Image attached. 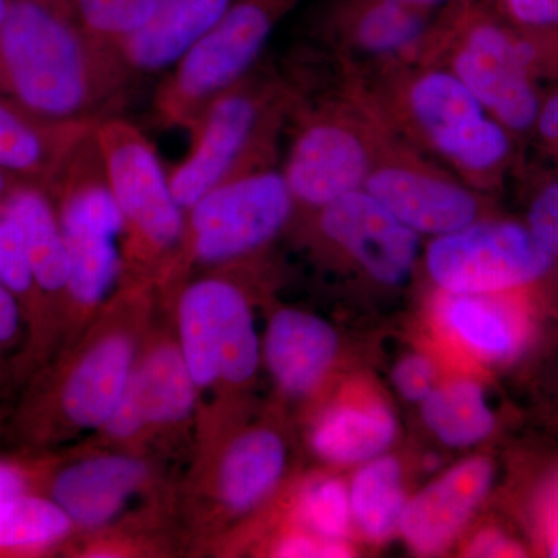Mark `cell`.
<instances>
[{
  "label": "cell",
  "mask_w": 558,
  "mask_h": 558,
  "mask_svg": "<svg viewBox=\"0 0 558 558\" xmlns=\"http://www.w3.org/2000/svg\"><path fill=\"white\" fill-rule=\"evenodd\" d=\"M300 0H236L171 68L154 98V120L189 132L216 97L256 68L271 33Z\"/></svg>",
  "instance_id": "obj_7"
},
{
  "label": "cell",
  "mask_w": 558,
  "mask_h": 558,
  "mask_svg": "<svg viewBox=\"0 0 558 558\" xmlns=\"http://www.w3.org/2000/svg\"><path fill=\"white\" fill-rule=\"evenodd\" d=\"M10 0H0V25H2L3 17H5L7 10H9Z\"/></svg>",
  "instance_id": "obj_45"
},
{
  "label": "cell",
  "mask_w": 558,
  "mask_h": 558,
  "mask_svg": "<svg viewBox=\"0 0 558 558\" xmlns=\"http://www.w3.org/2000/svg\"><path fill=\"white\" fill-rule=\"evenodd\" d=\"M550 556L558 558V537L556 542L553 543V548H550Z\"/></svg>",
  "instance_id": "obj_46"
},
{
  "label": "cell",
  "mask_w": 558,
  "mask_h": 558,
  "mask_svg": "<svg viewBox=\"0 0 558 558\" xmlns=\"http://www.w3.org/2000/svg\"><path fill=\"white\" fill-rule=\"evenodd\" d=\"M128 84L69 0H10L0 25V95L46 119L100 121L117 116Z\"/></svg>",
  "instance_id": "obj_2"
},
{
  "label": "cell",
  "mask_w": 558,
  "mask_h": 558,
  "mask_svg": "<svg viewBox=\"0 0 558 558\" xmlns=\"http://www.w3.org/2000/svg\"><path fill=\"white\" fill-rule=\"evenodd\" d=\"M161 300L199 396L197 436L209 438L229 427L231 399L258 373L260 340L247 293L222 266L193 275Z\"/></svg>",
  "instance_id": "obj_3"
},
{
  "label": "cell",
  "mask_w": 558,
  "mask_h": 558,
  "mask_svg": "<svg viewBox=\"0 0 558 558\" xmlns=\"http://www.w3.org/2000/svg\"><path fill=\"white\" fill-rule=\"evenodd\" d=\"M550 255L531 230L512 222H473L435 238L425 253L433 282L446 293L497 295L546 274Z\"/></svg>",
  "instance_id": "obj_10"
},
{
  "label": "cell",
  "mask_w": 558,
  "mask_h": 558,
  "mask_svg": "<svg viewBox=\"0 0 558 558\" xmlns=\"http://www.w3.org/2000/svg\"><path fill=\"white\" fill-rule=\"evenodd\" d=\"M352 520L374 542L388 538L399 527L405 509L402 470L391 457L363 462L349 488Z\"/></svg>",
  "instance_id": "obj_28"
},
{
  "label": "cell",
  "mask_w": 558,
  "mask_h": 558,
  "mask_svg": "<svg viewBox=\"0 0 558 558\" xmlns=\"http://www.w3.org/2000/svg\"><path fill=\"white\" fill-rule=\"evenodd\" d=\"M97 123L46 119L0 95V170L50 194Z\"/></svg>",
  "instance_id": "obj_16"
},
{
  "label": "cell",
  "mask_w": 558,
  "mask_h": 558,
  "mask_svg": "<svg viewBox=\"0 0 558 558\" xmlns=\"http://www.w3.org/2000/svg\"><path fill=\"white\" fill-rule=\"evenodd\" d=\"M75 534L68 513L43 492L0 502V557L49 553Z\"/></svg>",
  "instance_id": "obj_26"
},
{
  "label": "cell",
  "mask_w": 558,
  "mask_h": 558,
  "mask_svg": "<svg viewBox=\"0 0 558 558\" xmlns=\"http://www.w3.org/2000/svg\"><path fill=\"white\" fill-rule=\"evenodd\" d=\"M295 209L282 171L263 168L216 186L185 211V229L174 255L157 279L168 299L197 270L248 258L288 226Z\"/></svg>",
  "instance_id": "obj_5"
},
{
  "label": "cell",
  "mask_w": 558,
  "mask_h": 558,
  "mask_svg": "<svg viewBox=\"0 0 558 558\" xmlns=\"http://www.w3.org/2000/svg\"><path fill=\"white\" fill-rule=\"evenodd\" d=\"M2 209L20 223L40 295L61 347L68 306L70 259L53 201L46 191L22 185Z\"/></svg>",
  "instance_id": "obj_20"
},
{
  "label": "cell",
  "mask_w": 558,
  "mask_h": 558,
  "mask_svg": "<svg viewBox=\"0 0 558 558\" xmlns=\"http://www.w3.org/2000/svg\"><path fill=\"white\" fill-rule=\"evenodd\" d=\"M69 3L92 44L123 69L121 51L148 24L159 0H69Z\"/></svg>",
  "instance_id": "obj_29"
},
{
  "label": "cell",
  "mask_w": 558,
  "mask_h": 558,
  "mask_svg": "<svg viewBox=\"0 0 558 558\" xmlns=\"http://www.w3.org/2000/svg\"><path fill=\"white\" fill-rule=\"evenodd\" d=\"M20 453V457H0V502L43 488L50 453Z\"/></svg>",
  "instance_id": "obj_32"
},
{
  "label": "cell",
  "mask_w": 558,
  "mask_h": 558,
  "mask_svg": "<svg viewBox=\"0 0 558 558\" xmlns=\"http://www.w3.org/2000/svg\"><path fill=\"white\" fill-rule=\"evenodd\" d=\"M157 306L156 284L120 281L89 326L25 381L3 429L10 442L22 453H54L97 432L130 381Z\"/></svg>",
  "instance_id": "obj_1"
},
{
  "label": "cell",
  "mask_w": 558,
  "mask_h": 558,
  "mask_svg": "<svg viewBox=\"0 0 558 558\" xmlns=\"http://www.w3.org/2000/svg\"><path fill=\"white\" fill-rule=\"evenodd\" d=\"M289 90L255 68L216 97L190 132L185 160L168 172L172 194L183 211L216 186L267 165Z\"/></svg>",
  "instance_id": "obj_6"
},
{
  "label": "cell",
  "mask_w": 558,
  "mask_h": 558,
  "mask_svg": "<svg viewBox=\"0 0 558 558\" xmlns=\"http://www.w3.org/2000/svg\"><path fill=\"white\" fill-rule=\"evenodd\" d=\"M318 227L381 284L399 286L410 278L417 260L418 234L365 190L318 209Z\"/></svg>",
  "instance_id": "obj_14"
},
{
  "label": "cell",
  "mask_w": 558,
  "mask_h": 558,
  "mask_svg": "<svg viewBox=\"0 0 558 558\" xmlns=\"http://www.w3.org/2000/svg\"><path fill=\"white\" fill-rule=\"evenodd\" d=\"M159 478L150 453L80 447L68 457L50 453L40 492L68 513L76 534L97 535L123 520L132 502L160 490Z\"/></svg>",
  "instance_id": "obj_9"
},
{
  "label": "cell",
  "mask_w": 558,
  "mask_h": 558,
  "mask_svg": "<svg viewBox=\"0 0 558 558\" xmlns=\"http://www.w3.org/2000/svg\"><path fill=\"white\" fill-rule=\"evenodd\" d=\"M95 142L123 220L121 281L156 284L182 240L185 211L172 194L156 148L134 123L106 117L95 126Z\"/></svg>",
  "instance_id": "obj_4"
},
{
  "label": "cell",
  "mask_w": 558,
  "mask_h": 558,
  "mask_svg": "<svg viewBox=\"0 0 558 558\" xmlns=\"http://www.w3.org/2000/svg\"><path fill=\"white\" fill-rule=\"evenodd\" d=\"M339 351V337L325 319L282 307L264 336L263 355L275 384L289 398H306L328 376Z\"/></svg>",
  "instance_id": "obj_18"
},
{
  "label": "cell",
  "mask_w": 558,
  "mask_h": 558,
  "mask_svg": "<svg viewBox=\"0 0 558 558\" xmlns=\"http://www.w3.org/2000/svg\"><path fill=\"white\" fill-rule=\"evenodd\" d=\"M363 190L418 236H444L478 218L475 193L409 161L374 165Z\"/></svg>",
  "instance_id": "obj_15"
},
{
  "label": "cell",
  "mask_w": 558,
  "mask_h": 558,
  "mask_svg": "<svg viewBox=\"0 0 558 558\" xmlns=\"http://www.w3.org/2000/svg\"><path fill=\"white\" fill-rule=\"evenodd\" d=\"M439 315L450 336L484 360H508L524 341L521 317L494 295L446 293Z\"/></svg>",
  "instance_id": "obj_24"
},
{
  "label": "cell",
  "mask_w": 558,
  "mask_h": 558,
  "mask_svg": "<svg viewBox=\"0 0 558 558\" xmlns=\"http://www.w3.org/2000/svg\"><path fill=\"white\" fill-rule=\"evenodd\" d=\"M472 557H512L520 556V549L502 537L498 532H483L473 539L468 550Z\"/></svg>",
  "instance_id": "obj_38"
},
{
  "label": "cell",
  "mask_w": 558,
  "mask_h": 558,
  "mask_svg": "<svg viewBox=\"0 0 558 558\" xmlns=\"http://www.w3.org/2000/svg\"><path fill=\"white\" fill-rule=\"evenodd\" d=\"M405 106L429 143L488 113L450 68L428 69L414 76L405 90Z\"/></svg>",
  "instance_id": "obj_25"
},
{
  "label": "cell",
  "mask_w": 558,
  "mask_h": 558,
  "mask_svg": "<svg viewBox=\"0 0 558 558\" xmlns=\"http://www.w3.org/2000/svg\"><path fill=\"white\" fill-rule=\"evenodd\" d=\"M529 230L550 255H558V183L543 191L529 213Z\"/></svg>",
  "instance_id": "obj_36"
},
{
  "label": "cell",
  "mask_w": 558,
  "mask_h": 558,
  "mask_svg": "<svg viewBox=\"0 0 558 558\" xmlns=\"http://www.w3.org/2000/svg\"><path fill=\"white\" fill-rule=\"evenodd\" d=\"M288 468V446L277 429L233 425L197 447L189 480L190 519L209 537L223 520L247 515L277 490Z\"/></svg>",
  "instance_id": "obj_8"
},
{
  "label": "cell",
  "mask_w": 558,
  "mask_h": 558,
  "mask_svg": "<svg viewBox=\"0 0 558 558\" xmlns=\"http://www.w3.org/2000/svg\"><path fill=\"white\" fill-rule=\"evenodd\" d=\"M300 529L325 542H344L351 529L349 490L340 480L311 481L300 492L295 508Z\"/></svg>",
  "instance_id": "obj_31"
},
{
  "label": "cell",
  "mask_w": 558,
  "mask_h": 558,
  "mask_svg": "<svg viewBox=\"0 0 558 558\" xmlns=\"http://www.w3.org/2000/svg\"><path fill=\"white\" fill-rule=\"evenodd\" d=\"M435 365L421 354L400 360L392 373L400 396L410 402H424L435 389Z\"/></svg>",
  "instance_id": "obj_34"
},
{
  "label": "cell",
  "mask_w": 558,
  "mask_h": 558,
  "mask_svg": "<svg viewBox=\"0 0 558 558\" xmlns=\"http://www.w3.org/2000/svg\"><path fill=\"white\" fill-rule=\"evenodd\" d=\"M14 388L13 371L5 360L0 359V392Z\"/></svg>",
  "instance_id": "obj_43"
},
{
  "label": "cell",
  "mask_w": 558,
  "mask_h": 558,
  "mask_svg": "<svg viewBox=\"0 0 558 558\" xmlns=\"http://www.w3.org/2000/svg\"><path fill=\"white\" fill-rule=\"evenodd\" d=\"M236 0H159L156 13L135 33L123 51L121 64L128 81L172 68L207 35Z\"/></svg>",
  "instance_id": "obj_19"
},
{
  "label": "cell",
  "mask_w": 558,
  "mask_h": 558,
  "mask_svg": "<svg viewBox=\"0 0 558 558\" xmlns=\"http://www.w3.org/2000/svg\"><path fill=\"white\" fill-rule=\"evenodd\" d=\"M271 556L282 558H341L351 556V548L344 545V542H325V539L315 537L310 532L300 531L290 532L271 549Z\"/></svg>",
  "instance_id": "obj_35"
},
{
  "label": "cell",
  "mask_w": 558,
  "mask_h": 558,
  "mask_svg": "<svg viewBox=\"0 0 558 558\" xmlns=\"http://www.w3.org/2000/svg\"><path fill=\"white\" fill-rule=\"evenodd\" d=\"M429 145L469 175L494 170L509 153L508 132L490 113L436 138Z\"/></svg>",
  "instance_id": "obj_30"
},
{
  "label": "cell",
  "mask_w": 558,
  "mask_h": 558,
  "mask_svg": "<svg viewBox=\"0 0 558 558\" xmlns=\"http://www.w3.org/2000/svg\"><path fill=\"white\" fill-rule=\"evenodd\" d=\"M458 9L459 40L450 69L506 130L524 131L537 121L538 98L527 80L534 49L494 22Z\"/></svg>",
  "instance_id": "obj_11"
},
{
  "label": "cell",
  "mask_w": 558,
  "mask_h": 558,
  "mask_svg": "<svg viewBox=\"0 0 558 558\" xmlns=\"http://www.w3.org/2000/svg\"><path fill=\"white\" fill-rule=\"evenodd\" d=\"M432 13L391 0H339L330 11V25L360 53L395 58L410 53L429 36Z\"/></svg>",
  "instance_id": "obj_22"
},
{
  "label": "cell",
  "mask_w": 558,
  "mask_h": 558,
  "mask_svg": "<svg viewBox=\"0 0 558 558\" xmlns=\"http://www.w3.org/2000/svg\"><path fill=\"white\" fill-rule=\"evenodd\" d=\"M376 163L373 146L359 128L339 117L317 116L293 138L282 174L295 207L318 211L363 190Z\"/></svg>",
  "instance_id": "obj_12"
},
{
  "label": "cell",
  "mask_w": 558,
  "mask_h": 558,
  "mask_svg": "<svg viewBox=\"0 0 558 558\" xmlns=\"http://www.w3.org/2000/svg\"><path fill=\"white\" fill-rule=\"evenodd\" d=\"M398 421L379 400H344L319 414L311 429V447L332 464H363L395 442Z\"/></svg>",
  "instance_id": "obj_23"
},
{
  "label": "cell",
  "mask_w": 558,
  "mask_h": 558,
  "mask_svg": "<svg viewBox=\"0 0 558 558\" xmlns=\"http://www.w3.org/2000/svg\"><path fill=\"white\" fill-rule=\"evenodd\" d=\"M160 318V300L130 377V387L145 418L150 446L175 438L194 425L199 396L180 349L170 306Z\"/></svg>",
  "instance_id": "obj_13"
},
{
  "label": "cell",
  "mask_w": 558,
  "mask_h": 558,
  "mask_svg": "<svg viewBox=\"0 0 558 558\" xmlns=\"http://www.w3.org/2000/svg\"><path fill=\"white\" fill-rule=\"evenodd\" d=\"M10 410L7 407H0V433L5 429L7 421H9Z\"/></svg>",
  "instance_id": "obj_44"
},
{
  "label": "cell",
  "mask_w": 558,
  "mask_h": 558,
  "mask_svg": "<svg viewBox=\"0 0 558 558\" xmlns=\"http://www.w3.org/2000/svg\"><path fill=\"white\" fill-rule=\"evenodd\" d=\"M422 416L436 438L450 447H470L490 435L495 417L476 381L454 379L433 389Z\"/></svg>",
  "instance_id": "obj_27"
},
{
  "label": "cell",
  "mask_w": 558,
  "mask_h": 558,
  "mask_svg": "<svg viewBox=\"0 0 558 558\" xmlns=\"http://www.w3.org/2000/svg\"><path fill=\"white\" fill-rule=\"evenodd\" d=\"M21 186V182H17L16 179L11 178L7 172L0 170V209H2L3 205L9 202L10 197L13 196Z\"/></svg>",
  "instance_id": "obj_42"
},
{
  "label": "cell",
  "mask_w": 558,
  "mask_h": 558,
  "mask_svg": "<svg viewBox=\"0 0 558 558\" xmlns=\"http://www.w3.org/2000/svg\"><path fill=\"white\" fill-rule=\"evenodd\" d=\"M537 121L543 137L558 142V94L538 110Z\"/></svg>",
  "instance_id": "obj_39"
},
{
  "label": "cell",
  "mask_w": 558,
  "mask_h": 558,
  "mask_svg": "<svg viewBox=\"0 0 558 558\" xmlns=\"http://www.w3.org/2000/svg\"><path fill=\"white\" fill-rule=\"evenodd\" d=\"M513 20L529 27L558 24V0H502Z\"/></svg>",
  "instance_id": "obj_37"
},
{
  "label": "cell",
  "mask_w": 558,
  "mask_h": 558,
  "mask_svg": "<svg viewBox=\"0 0 558 558\" xmlns=\"http://www.w3.org/2000/svg\"><path fill=\"white\" fill-rule=\"evenodd\" d=\"M391 2L433 13V10L439 9V7L454 5V3L461 2V0H391Z\"/></svg>",
  "instance_id": "obj_41"
},
{
  "label": "cell",
  "mask_w": 558,
  "mask_h": 558,
  "mask_svg": "<svg viewBox=\"0 0 558 558\" xmlns=\"http://www.w3.org/2000/svg\"><path fill=\"white\" fill-rule=\"evenodd\" d=\"M0 281L20 303L27 343L14 365V387H24L60 349V339L44 303L20 223L0 209Z\"/></svg>",
  "instance_id": "obj_21"
},
{
  "label": "cell",
  "mask_w": 558,
  "mask_h": 558,
  "mask_svg": "<svg viewBox=\"0 0 558 558\" xmlns=\"http://www.w3.org/2000/svg\"><path fill=\"white\" fill-rule=\"evenodd\" d=\"M27 343V328L20 303L9 288L0 281V359L14 371ZM14 379V376H13Z\"/></svg>",
  "instance_id": "obj_33"
},
{
  "label": "cell",
  "mask_w": 558,
  "mask_h": 558,
  "mask_svg": "<svg viewBox=\"0 0 558 558\" xmlns=\"http://www.w3.org/2000/svg\"><path fill=\"white\" fill-rule=\"evenodd\" d=\"M494 465L468 459L407 501L399 529L414 553L436 556L449 548L486 497Z\"/></svg>",
  "instance_id": "obj_17"
},
{
  "label": "cell",
  "mask_w": 558,
  "mask_h": 558,
  "mask_svg": "<svg viewBox=\"0 0 558 558\" xmlns=\"http://www.w3.org/2000/svg\"><path fill=\"white\" fill-rule=\"evenodd\" d=\"M542 517L553 531L558 532V475L550 481L539 501Z\"/></svg>",
  "instance_id": "obj_40"
}]
</instances>
